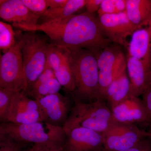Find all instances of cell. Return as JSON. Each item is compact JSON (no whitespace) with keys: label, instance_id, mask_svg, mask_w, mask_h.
Segmentation results:
<instances>
[{"label":"cell","instance_id":"7a4b0ae2","mask_svg":"<svg viewBox=\"0 0 151 151\" xmlns=\"http://www.w3.org/2000/svg\"><path fill=\"white\" fill-rule=\"evenodd\" d=\"M75 89L71 93L84 102L99 99V70L97 52L89 50H71Z\"/></svg>","mask_w":151,"mask_h":151},{"label":"cell","instance_id":"8992f818","mask_svg":"<svg viewBox=\"0 0 151 151\" xmlns=\"http://www.w3.org/2000/svg\"><path fill=\"white\" fill-rule=\"evenodd\" d=\"M97 57L99 70V99L104 100L111 82L127 70V58L119 46L111 44L97 52Z\"/></svg>","mask_w":151,"mask_h":151},{"label":"cell","instance_id":"83f0119b","mask_svg":"<svg viewBox=\"0 0 151 151\" xmlns=\"http://www.w3.org/2000/svg\"><path fill=\"white\" fill-rule=\"evenodd\" d=\"M120 151H151V139L146 138L133 147Z\"/></svg>","mask_w":151,"mask_h":151},{"label":"cell","instance_id":"603a6c76","mask_svg":"<svg viewBox=\"0 0 151 151\" xmlns=\"http://www.w3.org/2000/svg\"><path fill=\"white\" fill-rule=\"evenodd\" d=\"M127 0H103L97 12L98 16L125 12L127 8Z\"/></svg>","mask_w":151,"mask_h":151},{"label":"cell","instance_id":"9a60e30c","mask_svg":"<svg viewBox=\"0 0 151 151\" xmlns=\"http://www.w3.org/2000/svg\"><path fill=\"white\" fill-rule=\"evenodd\" d=\"M127 70L129 79L130 94L142 95L151 82V70L139 60L127 54Z\"/></svg>","mask_w":151,"mask_h":151},{"label":"cell","instance_id":"3957f363","mask_svg":"<svg viewBox=\"0 0 151 151\" xmlns=\"http://www.w3.org/2000/svg\"><path fill=\"white\" fill-rule=\"evenodd\" d=\"M72 97L73 106L63 127L65 133L76 127H81L102 134L115 121L111 108L103 99L84 102Z\"/></svg>","mask_w":151,"mask_h":151},{"label":"cell","instance_id":"9c48e42d","mask_svg":"<svg viewBox=\"0 0 151 151\" xmlns=\"http://www.w3.org/2000/svg\"><path fill=\"white\" fill-rule=\"evenodd\" d=\"M24 91L17 92L11 101L5 122L29 124L45 122L44 115L36 100H32Z\"/></svg>","mask_w":151,"mask_h":151},{"label":"cell","instance_id":"7c38bea8","mask_svg":"<svg viewBox=\"0 0 151 151\" xmlns=\"http://www.w3.org/2000/svg\"><path fill=\"white\" fill-rule=\"evenodd\" d=\"M65 151H103L102 134L84 127L73 128L66 132Z\"/></svg>","mask_w":151,"mask_h":151},{"label":"cell","instance_id":"4316f807","mask_svg":"<svg viewBox=\"0 0 151 151\" xmlns=\"http://www.w3.org/2000/svg\"><path fill=\"white\" fill-rule=\"evenodd\" d=\"M32 147L33 151H65L63 145L56 144H36Z\"/></svg>","mask_w":151,"mask_h":151},{"label":"cell","instance_id":"d6986e66","mask_svg":"<svg viewBox=\"0 0 151 151\" xmlns=\"http://www.w3.org/2000/svg\"><path fill=\"white\" fill-rule=\"evenodd\" d=\"M130 80L126 70L111 82L107 89L104 100L109 108L112 109L130 94Z\"/></svg>","mask_w":151,"mask_h":151},{"label":"cell","instance_id":"d4e9b609","mask_svg":"<svg viewBox=\"0 0 151 151\" xmlns=\"http://www.w3.org/2000/svg\"><path fill=\"white\" fill-rule=\"evenodd\" d=\"M29 144L18 142L6 135L0 134V151H21Z\"/></svg>","mask_w":151,"mask_h":151},{"label":"cell","instance_id":"ffe728a7","mask_svg":"<svg viewBox=\"0 0 151 151\" xmlns=\"http://www.w3.org/2000/svg\"><path fill=\"white\" fill-rule=\"evenodd\" d=\"M54 73L61 86L68 92L73 93L75 89V82L70 50H69L63 62Z\"/></svg>","mask_w":151,"mask_h":151},{"label":"cell","instance_id":"277c9868","mask_svg":"<svg viewBox=\"0 0 151 151\" xmlns=\"http://www.w3.org/2000/svg\"><path fill=\"white\" fill-rule=\"evenodd\" d=\"M0 134L6 135L14 139L28 143L56 144L63 145L66 133L63 127L45 122L29 124H17L1 122Z\"/></svg>","mask_w":151,"mask_h":151},{"label":"cell","instance_id":"5bb4252c","mask_svg":"<svg viewBox=\"0 0 151 151\" xmlns=\"http://www.w3.org/2000/svg\"><path fill=\"white\" fill-rule=\"evenodd\" d=\"M0 17L12 24L27 26L37 24L41 17L30 12L21 0H1Z\"/></svg>","mask_w":151,"mask_h":151},{"label":"cell","instance_id":"7402d4cb","mask_svg":"<svg viewBox=\"0 0 151 151\" xmlns=\"http://www.w3.org/2000/svg\"><path fill=\"white\" fill-rule=\"evenodd\" d=\"M15 32L11 25L0 22V48L5 53L16 43Z\"/></svg>","mask_w":151,"mask_h":151},{"label":"cell","instance_id":"30bf717a","mask_svg":"<svg viewBox=\"0 0 151 151\" xmlns=\"http://www.w3.org/2000/svg\"><path fill=\"white\" fill-rule=\"evenodd\" d=\"M103 35L118 45L128 47L127 38L139 29L128 17L126 11L119 13L98 16Z\"/></svg>","mask_w":151,"mask_h":151},{"label":"cell","instance_id":"f1b7e54d","mask_svg":"<svg viewBox=\"0 0 151 151\" xmlns=\"http://www.w3.org/2000/svg\"><path fill=\"white\" fill-rule=\"evenodd\" d=\"M142 101L147 111L150 119V124L151 123V82L145 92L142 94Z\"/></svg>","mask_w":151,"mask_h":151},{"label":"cell","instance_id":"2e32d148","mask_svg":"<svg viewBox=\"0 0 151 151\" xmlns=\"http://www.w3.org/2000/svg\"><path fill=\"white\" fill-rule=\"evenodd\" d=\"M127 48L128 55L139 60L146 66L151 69L150 27L140 28L135 31L131 36Z\"/></svg>","mask_w":151,"mask_h":151},{"label":"cell","instance_id":"e0dca14e","mask_svg":"<svg viewBox=\"0 0 151 151\" xmlns=\"http://www.w3.org/2000/svg\"><path fill=\"white\" fill-rule=\"evenodd\" d=\"M61 85L55 77L54 70L46 63L43 72L33 84L29 95L38 100L59 92Z\"/></svg>","mask_w":151,"mask_h":151},{"label":"cell","instance_id":"6da1fadb","mask_svg":"<svg viewBox=\"0 0 151 151\" xmlns=\"http://www.w3.org/2000/svg\"><path fill=\"white\" fill-rule=\"evenodd\" d=\"M18 28L26 32H42L51 43L70 50L85 49L97 52L111 43L103 35L98 17L87 11L35 25H19Z\"/></svg>","mask_w":151,"mask_h":151},{"label":"cell","instance_id":"1f68e13d","mask_svg":"<svg viewBox=\"0 0 151 151\" xmlns=\"http://www.w3.org/2000/svg\"><path fill=\"white\" fill-rule=\"evenodd\" d=\"M21 151H33L32 147L27 148V149H24Z\"/></svg>","mask_w":151,"mask_h":151},{"label":"cell","instance_id":"ac0fdd59","mask_svg":"<svg viewBox=\"0 0 151 151\" xmlns=\"http://www.w3.org/2000/svg\"><path fill=\"white\" fill-rule=\"evenodd\" d=\"M130 21L139 28L151 24V0H127L126 10Z\"/></svg>","mask_w":151,"mask_h":151},{"label":"cell","instance_id":"ba28073f","mask_svg":"<svg viewBox=\"0 0 151 151\" xmlns=\"http://www.w3.org/2000/svg\"><path fill=\"white\" fill-rule=\"evenodd\" d=\"M102 134L103 150L105 151H120L130 149L150 137L148 131L141 129L135 124L115 121Z\"/></svg>","mask_w":151,"mask_h":151},{"label":"cell","instance_id":"484cf974","mask_svg":"<svg viewBox=\"0 0 151 151\" xmlns=\"http://www.w3.org/2000/svg\"><path fill=\"white\" fill-rule=\"evenodd\" d=\"M33 13L41 17L49 9L48 0H21Z\"/></svg>","mask_w":151,"mask_h":151},{"label":"cell","instance_id":"f546056e","mask_svg":"<svg viewBox=\"0 0 151 151\" xmlns=\"http://www.w3.org/2000/svg\"><path fill=\"white\" fill-rule=\"evenodd\" d=\"M103 0H86L85 7L86 11L91 13L98 12Z\"/></svg>","mask_w":151,"mask_h":151},{"label":"cell","instance_id":"5b68a950","mask_svg":"<svg viewBox=\"0 0 151 151\" xmlns=\"http://www.w3.org/2000/svg\"><path fill=\"white\" fill-rule=\"evenodd\" d=\"M26 32L19 39L23 63L26 92L29 94L33 84L43 72L47 63V37Z\"/></svg>","mask_w":151,"mask_h":151},{"label":"cell","instance_id":"d6a6232c","mask_svg":"<svg viewBox=\"0 0 151 151\" xmlns=\"http://www.w3.org/2000/svg\"><path fill=\"white\" fill-rule=\"evenodd\" d=\"M150 124V129H149V131H148V132L149 135H150V137H149V138H150V139H151V123Z\"/></svg>","mask_w":151,"mask_h":151},{"label":"cell","instance_id":"4fadbf2b","mask_svg":"<svg viewBox=\"0 0 151 151\" xmlns=\"http://www.w3.org/2000/svg\"><path fill=\"white\" fill-rule=\"evenodd\" d=\"M111 110L115 122L135 125L138 123H150L142 100L132 94H129Z\"/></svg>","mask_w":151,"mask_h":151},{"label":"cell","instance_id":"4dcf8cb0","mask_svg":"<svg viewBox=\"0 0 151 151\" xmlns=\"http://www.w3.org/2000/svg\"><path fill=\"white\" fill-rule=\"evenodd\" d=\"M68 0H48L49 8H57L65 5Z\"/></svg>","mask_w":151,"mask_h":151},{"label":"cell","instance_id":"44dd1931","mask_svg":"<svg viewBox=\"0 0 151 151\" xmlns=\"http://www.w3.org/2000/svg\"><path fill=\"white\" fill-rule=\"evenodd\" d=\"M86 3V0H68L67 3L63 6L57 8H49L40 19H42L43 23L51 20L71 16L85 7Z\"/></svg>","mask_w":151,"mask_h":151},{"label":"cell","instance_id":"8fae6325","mask_svg":"<svg viewBox=\"0 0 151 151\" xmlns=\"http://www.w3.org/2000/svg\"><path fill=\"white\" fill-rule=\"evenodd\" d=\"M36 100L43 112L45 122L63 127L73 106L69 97L58 92Z\"/></svg>","mask_w":151,"mask_h":151},{"label":"cell","instance_id":"52a82bcc","mask_svg":"<svg viewBox=\"0 0 151 151\" xmlns=\"http://www.w3.org/2000/svg\"><path fill=\"white\" fill-rule=\"evenodd\" d=\"M0 88L11 89L15 92L26 91L22 56L19 40L12 47L1 55Z\"/></svg>","mask_w":151,"mask_h":151},{"label":"cell","instance_id":"cb8c5ba5","mask_svg":"<svg viewBox=\"0 0 151 151\" xmlns=\"http://www.w3.org/2000/svg\"><path fill=\"white\" fill-rule=\"evenodd\" d=\"M15 91L0 88V121L5 122L11 101Z\"/></svg>","mask_w":151,"mask_h":151},{"label":"cell","instance_id":"836d02e7","mask_svg":"<svg viewBox=\"0 0 151 151\" xmlns=\"http://www.w3.org/2000/svg\"><path fill=\"white\" fill-rule=\"evenodd\" d=\"M150 27L151 29V24L150 25Z\"/></svg>","mask_w":151,"mask_h":151}]
</instances>
